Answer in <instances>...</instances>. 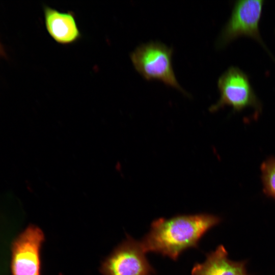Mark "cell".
<instances>
[{
  "mask_svg": "<svg viewBox=\"0 0 275 275\" xmlns=\"http://www.w3.org/2000/svg\"><path fill=\"white\" fill-rule=\"evenodd\" d=\"M264 3V0L235 1L230 17L216 41L217 48H223L237 37L246 36L258 41L271 55L259 31V22Z\"/></svg>",
  "mask_w": 275,
  "mask_h": 275,
  "instance_id": "277c9868",
  "label": "cell"
},
{
  "mask_svg": "<svg viewBox=\"0 0 275 275\" xmlns=\"http://www.w3.org/2000/svg\"><path fill=\"white\" fill-rule=\"evenodd\" d=\"M44 240L42 230L34 225L19 234L12 247L13 275H41L40 251Z\"/></svg>",
  "mask_w": 275,
  "mask_h": 275,
  "instance_id": "8992f818",
  "label": "cell"
},
{
  "mask_svg": "<svg viewBox=\"0 0 275 275\" xmlns=\"http://www.w3.org/2000/svg\"><path fill=\"white\" fill-rule=\"evenodd\" d=\"M261 180L264 194L275 199V157L270 156L261 164Z\"/></svg>",
  "mask_w": 275,
  "mask_h": 275,
  "instance_id": "9c48e42d",
  "label": "cell"
},
{
  "mask_svg": "<svg viewBox=\"0 0 275 275\" xmlns=\"http://www.w3.org/2000/svg\"><path fill=\"white\" fill-rule=\"evenodd\" d=\"M173 54L172 48L158 41H151L136 47L130 58L135 70L146 80H159L189 96L176 78Z\"/></svg>",
  "mask_w": 275,
  "mask_h": 275,
  "instance_id": "7a4b0ae2",
  "label": "cell"
},
{
  "mask_svg": "<svg viewBox=\"0 0 275 275\" xmlns=\"http://www.w3.org/2000/svg\"><path fill=\"white\" fill-rule=\"evenodd\" d=\"M221 221L219 217L207 213L160 218L153 221L140 241L146 253L160 254L176 261L185 250L198 248L204 235Z\"/></svg>",
  "mask_w": 275,
  "mask_h": 275,
  "instance_id": "6da1fadb",
  "label": "cell"
},
{
  "mask_svg": "<svg viewBox=\"0 0 275 275\" xmlns=\"http://www.w3.org/2000/svg\"><path fill=\"white\" fill-rule=\"evenodd\" d=\"M0 56L3 57H6L7 54L5 51L4 48L0 42Z\"/></svg>",
  "mask_w": 275,
  "mask_h": 275,
  "instance_id": "30bf717a",
  "label": "cell"
},
{
  "mask_svg": "<svg viewBox=\"0 0 275 275\" xmlns=\"http://www.w3.org/2000/svg\"><path fill=\"white\" fill-rule=\"evenodd\" d=\"M217 88L220 94L218 100L209 108L215 112L226 106H231L234 112H239L252 107L259 113L262 103L250 83L248 75L238 67H229L218 78Z\"/></svg>",
  "mask_w": 275,
  "mask_h": 275,
  "instance_id": "3957f363",
  "label": "cell"
},
{
  "mask_svg": "<svg viewBox=\"0 0 275 275\" xmlns=\"http://www.w3.org/2000/svg\"><path fill=\"white\" fill-rule=\"evenodd\" d=\"M246 261H234L228 258L223 245L206 254L205 260L195 264L191 275H250L246 268Z\"/></svg>",
  "mask_w": 275,
  "mask_h": 275,
  "instance_id": "ba28073f",
  "label": "cell"
},
{
  "mask_svg": "<svg viewBox=\"0 0 275 275\" xmlns=\"http://www.w3.org/2000/svg\"><path fill=\"white\" fill-rule=\"evenodd\" d=\"M141 241L130 236L102 263V275H153L155 271L145 255Z\"/></svg>",
  "mask_w": 275,
  "mask_h": 275,
  "instance_id": "5b68a950",
  "label": "cell"
},
{
  "mask_svg": "<svg viewBox=\"0 0 275 275\" xmlns=\"http://www.w3.org/2000/svg\"><path fill=\"white\" fill-rule=\"evenodd\" d=\"M43 11L46 29L56 42L68 45L80 39L81 34L73 12H60L46 5Z\"/></svg>",
  "mask_w": 275,
  "mask_h": 275,
  "instance_id": "52a82bcc",
  "label": "cell"
}]
</instances>
